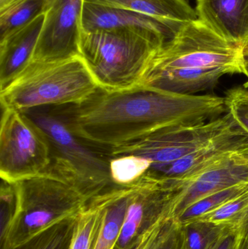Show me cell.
Here are the masks:
<instances>
[{
    "label": "cell",
    "mask_w": 248,
    "mask_h": 249,
    "mask_svg": "<svg viewBox=\"0 0 248 249\" xmlns=\"http://www.w3.org/2000/svg\"><path fill=\"white\" fill-rule=\"evenodd\" d=\"M57 107L77 136L106 151L163 129L202 124L227 113L221 96L141 86L124 90L99 88L82 103Z\"/></svg>",
    "instance_id": "obj_1"
},
{
    "label": "cell",
    "mask_w": 248,
    "mask_h": 249,
    "mask_svg": "<svg viewBox=\"0 0 248 249\" xmlns=\"http://www.w3.org/2000/svg\"><path fill=\"white\" fill-rule=\"evenodd\" d=\"M167 41L127 28L83 31L80 55L99 88L124 90L139 86L153 57Z\"/></svg>",
    "instance_id": "obj_2"
},
{
    "label": "cell",
    "mask_w": 248,
    "mask_h": 249,
    "mask_svg": "<svg viewBox=\"0 0 248 249\" xmlns=\"http://www.w3.org/2000/svg\"><path fill=\"white\" fill-rule=\"evenodd\" d=\"M99 89L80 55L48 62L32 61L0 90L1 107L18 112L78 105Z\"/></svg>",
    "instance_id": "obj_3"
},
{
    "label": "cell",
    "mask_w": 248,
    "mask_h": 249,
    "mask_svg": "<svg viewBox=\"0 0 248 249\" xmlns=\"http://www.w3.org/2000/svg\"><path fill=\"white\" fill-rule=\"evenodd\" d=\"M16 210L4 235V249H16L51 227L77 219L90 199L49 173L15 183Z\"/></svg>",
    "instance_id": "obj_4"
},
{
    "label": "cell",
    "mask_w": 248,
    "mask_h": 249,
    "mask_svg": "<svg viewBox=\"0 0 248 249\" xmlns=\"http://www.w3.org/2000/svg\"><path fill=\"white\" fill-rule=\"evenodd\" d=\"M23 113L40 127L49 142L51 165L47 173L90 199L114 185L109 155L77 136L57 107L34 108Z\"/></svg>",
    "instance_id": "obj_5"
},
{
    "label": "cell",
    "mask_w": 248,
    "mask_h": 249,
    "mask_svg": "<svg viewBox=\"0 0 248 249\" xmlns=\"http://www.w3.org/2000/svg\"><path fill=\"white\" fill-rule=\"evenodd\" d=\"M244 50L226 40L199 19L182 28L156 53L147 71L173 69H218L246 74Z\"/></svg>",
    "instance_id": "obj_6"
},
{
    "label": "cell",
    "mask_w": 248,
    "mask_h": 249,
    "mask_svg": "<svg viewBox=\"0 0 248 249\" xmlns=\"http://www.w3.org/2000/svg\"><path fill=\"white\" fill-rule=\"evenodd\" d=\"M246 134L228 113L202 124L163 129L140 140L106 151L109 156L134 155L145 160L152 176L198 149L225 138Z\"/></svg>",
    "instance_id": "obj_7"
},
{
    "label": "cell",
    "mask_w": 248,
    "mask_h": 249,
    "mask_svg": "<svg viewBox=\"0 0 248 249\" xmlns=\"http://www.w3.org/2000/svg\"><path fill=\"white\" fill-rule=\"evenodd\" d=\"M51 151L45 133L23 112L1 107L0 177L16 183L48 172Z\"/></svg>",
    "instance_id": "obj_8"
},
{
    "label": "cell",
    "mask_w": 248,
    "mask_h": 249,
    "mask_svg": "<svg viewBox=\"0 0 248 249\" xmlns=\"http://www.w3.org/2000/svg\"><path fill=\"white\" fill-rule=\"evenodd\" d=\"M169 181L177 190L171 210L172 215L177 218L205 196L233 186L248 184V143L230 151L189 177Z\"/></svg>",
    "instance_id": "obj_9"
},
{
    "label": "cell",
    "mask_w": 248,
    "mask_h": 249,
    "mask_svg": "<svg viewBox=\"0 0 248 249\" xmlns=\"http://www.w3.org/2000/svg\"><path fill=\"white\" fill-rule=\"evenodd\" d=\"M84 3V0H47L45 21L32 61L48 62L80 55Z\"/></svg>",
    "instance_id": "obj_10"
},
{
    "label": "cell",
    "mask_w": 248,
    "mask_h": 249,
    "mask_svg": "<svg viewBox=\"0 0 248 249\" xmlns=\"http://www.w3.org/2000/svg\"><path fill=\"white\" fill-rule=\"evenodd\" d=\"M198 19L229 42L248 45V0H197Z\"/></svg>",
    "instance_id": "obj_11"
},
{
    "label": "cell",
    "mask_w": 248,
    "mask_h": 249,
    "mask_svg": "<svg viewBox=\"0 0 248 249\" xmlns=\"http://www.w3.org/2000/svg\"><path fill=\"white\" fill-rule=\"evenodd\" d=\"M44 21L45 13H42L0 39V90L30 64Z\"/></svg>",
    "instance_id": "obj_12"
},
{
    "label": "cell",
    "mask_w": 248,
    "mask_h": 249,
    "mask_svg": "<svg viewBox=\"0 0 248 249\" xmlns=\"http://www.w3.org/2000/svg\"><path fill=\"white\" fill-rule=\"evenodd\" d=\"M83 31L127 28L146 31L161 36L166 41L176 32L153 18L125 9L115 8L84 1L83 6Z\"/></svg>",
    "instance_id": "obj_13"
},
{
    "label": "cell",
    "mask_w": 248,
    "mask_h": 249,
    "mask_svg": "<svg viewBox=\"0 0 248 249\" xmlns=\"http://www.w3.org/2000/svg\"><path fill=\"white\" fill-rule=\"evenodd\" d=\"M227 74L218 69H173L147 71L139 86L180 94L194 95L212 89Z\"/></svg>",
    "instance_id": "obj_14"
},
{
    "label": "cell",
    "mask_w": 248,
    "mask_h": 249,
    "mask_svg": "<svg viewBox=\"0 0 248 249\" xmlns=\"http://www.w3.org/2000/svg\"><path fill=\"white\" fill-rule=\"evenodd\" d=\"M86 2L125 9L153 18L177 33L198 18L187 0H84Z\"/></svg>",
    "instance_id": "obj_15"
},
{
    "label": "cell",
    "mask_w": 248,
    "mask_h": 249,
    "mask_svg": "<svg viewBox=\"0 0 248 249\" xmlns=\"http://www.w3.org/2000/svg\"><path fill=\"white\" fill-rule=\"evenodd\" d=\"M131 186H111L93 198L100 204L101 219L92 249H113L116 246L131 200Z\"/></svg>",
    "instance_id": "obj_16"
},
{
    "label": "cell",
    "mask_w": 248,
    "mask_h": 249,
    "mask_svg": "<svg viewBox=\"0 0 248 249\" xmlns=\"http://www.w3.org/2000/svg\"><path fill=\"white\" fill-rule=\"evenodd\" d=\"M248 143L247 134L231 136L212 142L149 177L174 181L189 177L217 160L227 152Z\"/></svg>",
    "instance_id": "obj_17"
},
{
    "label": "cell",
    "mask_w": 248,
    "mask_h": 249,
    "mask_svg": "<svg viewBox=\"0 0 248 249\" xmlns=\"http://www.w3.org/2000/svg\"><path fill=\"white\" fill-rule=\"evenodd\" d=\"M137 249H189L184 227L177 218L166 213L144 228Z\"/></svg>",
    "instance_id": "obj_18"
},
{
    "label": "cell",
    "mask_w": 248,
    "mask_h": 249,
    "mask_svg": "<svg viewBox=\"0 0 248 249\" xmlns=\"http://www.w3.org/2000/svg\"><path fill=\"white\" fill-rule=\"evenodd\" d=\"M47 0H14L0 8V39L44 13Z\"/></svg>",
    "instance_id": "obj_19"
},
{
    "label": "cell",
    "mask_w": 248,
    "mask_h": 249,
    "mask_svg": "<svg viewBox=\"0 0 248 249\" xmlns=\"http://www.w3.org/2000/svg\"><path fill=\"white\" fill-rule=\"evenodd\" d=\"M248 219V191L224 203L215 210L192 221H202L219 226L237 229Z\"/></svg>",
    "instance_id": "obj_20"
},
{
    "label": "cell",
    "mask_w": 248,
    "mask_h": 249,
    "mask_svg": "<svg viewBox=\"0 0 248 249\" xmlns=\"http://www.w3.org/2000/svg\"><path fill=\"white\" fill-rule=\"evenodd\" d=\"M248 191V184H241L213 193L191 205L177 219L183 225L189 221L193 220L215 210L224 203Z\"/></svg>",
    "instance_id": "obj_21"
},
{
    "label": "cell",
    "mask_w": 248,
    "mask_h": 249,
    "mask_svg": "<svg viewBox=\"0 0 248 249\" xmlns=\"http://www.w3.org/2000/svg\"><path fill=\"white\" fill-rule=\"evenodd\" d=\"M81 213L77 219L69 249H90L95 234L98 232L102 209L100 204L95 200Z\"/></svg>",
    "instance_id": "obj_22"
},
{
    "label": "cell",
    "mask_w": 248,
    "mask_h": 249,
    "mask_svg": "<svg viewBox=\"0 0 248 249\" xmlns=\"http://www.w3.org/2000/svg\"><path fill=\"white\" fill-rule=\"evenodd\" d=\"M78 218L57 224L16 249H69Z\"/></svg>",
    "instance_id": "obj_23"
},
{
    "label": "cell",
    "mask_w": 248,
    "mask_h": 249,
    "mask_svg": "<svg viewBox=\"0 0 248 249\" xmlns=\"http://www.w3.org/2000/svg\"><path fill=\"white\" fill-rule=\"evenodd\" d=\"M183 225L189 249H211L227 228L196 220Z\"/></svg>",
    "instance_id": "obj_24"
},
{
    "label": "cell",
    "mask_w": 248,
    "mask_h": 249,
    "mask_svg": "<svg viewBox=\"0 0 248 249\" xmlns=\"http://www.w3.org/2000/svg\"><path fill=\"white\" fill-rule=\"evenodd\" d=\"M227 113L248 136V89L236 87L226 92Z\"/></svg>",
    "instance_id": "obj_25"
},
{
    "label": "cell",
    "mask_w": 248,
    "mask_h": 249,
    "mask_svg": "<svg viewBox=\"0 0 248 249\" xmlns=\"http://www.w3.org/2000/svg\"><path fill=\"white\" fill-rule=\"evenodd\" d=\"M237 230L227 227L211 249H231Z\"/></svg>",
    "instance_id": "obj_26"
},
{
    "label": "cell",
    "mask_w": 248,
    "mask_h": 249,
    "mask_svg": "<svg viewBox=\"0 0 248 249\" xmlns=\"http://www.w3.org/2000/svg\"><path fill=\"white\" fill-rule=\"evenodd\" d=\"M231 249H248V219L237 228Z\"/></svg>",
    "instance_id": "obj_27"
},
{
    "label": "cell",
    "mask_w": 248,
    "mask_h": 249,
    "mask_svg": "<svg viewBox=\"0 0 248 249\" xmlns=\"http://www.w3.org/2000/svg\"><path fill=\"white\" fill-rule=\"evenodd\" d=\"M244 58H245V67H246V74L245 76H246L247 77L248 80L247 82L245 83L244 86L243 87L246 88V89H248V45L246 48H245L244 50Z\"/></svg>",
    "instance_id": "obj_28"
},
{
    "label": "cell",
    "mask_w": 248,
    "mask_h": 249,
    "mask_svg": "<svg viewBox=\"0 0 248 249\" xmlns=\"http://www.w3.org/2000/svg\"><path fill=\"white\" fill-rule=\"evenodd\" d=\"M13 1L14 0H0V8L7 5V4H10V2Z\"/></svg>",
    "instance_id": "obj_29"
}]
</instances>
